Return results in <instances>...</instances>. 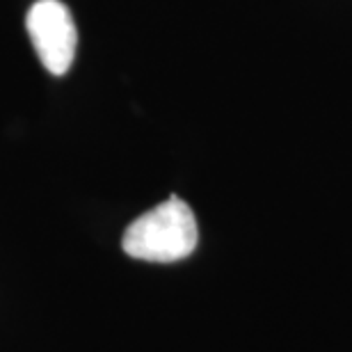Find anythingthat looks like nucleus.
Segmentation results:
<instances>
[{
    "mask_svg": "<svg viewBox=\"0 0 352 352\" xmlns=\"http://www.w3.org/2000/svg\"><path fill=\"white\" fill-rule=\"evenodd\" d=\"M199 231L192 208L172 195L146 210L124 231L122 248L131 258L149 263H174L197 250Z\"/></svg>",
    "mask_w": 352,
    "mask_h": 352,
    "instance_id": "obj_1",
    "label": "nucleus"
},
{
    "mask_svg": "<svg viewBox=\"0 0 352 352\" xmlns=\"http://www.w3.org/2000/svg\"><path fill=\"white\" fill-rule=\"evenodd\" d=\"M25 30L48 74L65 76L74 65L78 30L62 0H37L25 14Z\"/></svg>",
    "mask_w": 352,
    "mask_h": 352,
    "instance_id": "obj_2",
    "label": "nucleus"
}]
</instances>
